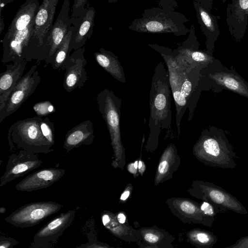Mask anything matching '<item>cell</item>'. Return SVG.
<instances>
[{
  "instance_id": "obj_42",
  "label": "cell",
  "mask_w": 248,
  "mask_h": 248,
  "mask_svg": "<svg viewBox=\"0 0 248 248\" xmlns=\"http://www.w3.org/2000/svg\"><path fill=\"white\" fill-rule=\"evenodd\" d=\"M141 154L138 162V171L142 176L145 170H146V165L145 163L142 160L141 158Z\"/></svg>"
},
{
  "instance_id": "obj_41",
  "label": "cell",
  "mask_w": 248,
  "mask_h": 248,
  "mask_svg": "<svg viewBox=\"0 0 248 248\" xmlns=\"http://www.w3.org/2000/svg\"><path fill=\"white\" fill-rule=\"evenodd\" d=\"M117 220L122 224H129L126 214L123 211H120L115 213Z\"/></svg>"
},
{
  "instance_id": "obj_7",
  "label": "cell",
  "mask_w": 248,
  "mask_h": 248,
  "mask_svg": "<svg viewBox=\"0 0 248 248\" xmlns=\"http://www.w3.org/2000/svg\"><path fill=\"white\" fill-rule=\"evenodd\" d=\"M201 73L203 90L212 89L218 93L226 90L248 98V83L235 70L223 66L218 60L209 63Z\"/></svg>"
},
{
  "instance_id": "obj_19",
  "label": "cell",
  "mask_w": 248,
  "mask_h": 248,
  "mask_svg": "<svg viewBox=\"0 0 248 248\" xmlns=\"http://www.w3.org/2000/svg\"><path fill=\"white\" fill-rule=\"evenodd\" d=\"M95 10L87 4L84 12L78 17L71 20L73 30L70 44V51L83 47L93 33Z\"/></svg>"
},
{
  "instance_id": "obj_1",
  "label": "cell",
  "mask_w": 248,
  "mask_h": 248,
  "mask_svg": "<svg viewBox=\"0 0 248 248\" xmlns=\"http://www.w3.org/2000/svg\"><path fill=\"white\" fill-rule=\"evenodd\" d=\"M149 46L159 52L168 67L169 81L176 107V124L178 135L182 117L187 108L188 121L193 118L194 111L200 95L199 88L202 77V67H192L171 49L157 44Z\"/></svg>"
},
{
  "instance_id": "obj_12",
  "label": "cell",
  "mask_w": 248,
  "mask_h": 248,
  "mask_svg": "<svg viewBox=\"0 0 248 248\" xmlns=\"http://www.w3.org/2000/svg\"><path fill=\"white\" fill-rule=\"evenodd\" d=\"M171 214L184 224H200L211 227L215 217L203 214L200 209V203L191 199L182 197H171L166 202Z\"/></svg>"
},
{
  "instance_id": "obj_36",
  "label": "cell",
  "mask_w": 248,
  "mask_h": 248,
  "mask_svg": "<svg viewBox=\"0 0 248 248\" xmlns=\"http://www.w3.org/2000/svg\"><path fill=\"white\" fill-rule=\"evenodd\" d=\"M133 189V186L131 184L126 185L124 190L122 193L120 199L119 203H124L126 202L127 199L130 197Z\"/></svg>"
},
{
  "instance_id": "obj_13",
  "label": "cell",
  "mask_w": 248,
  "mask_h": 248,
  "mask_svg": "<svg viewBox=\"0 0 248 248\" xmlns=\"http://www.w3.org/2000/svg\"><path fill=\"white\" fill-rule=\"evenodd\" d=\"M85 48L83 46L69 55L61 70H65L63 80L64 89L71 93L83 87L87 80L85 66L87 60L84 56Z\"/></svg>"
},
{
  "instance_id": "obj_17",
  "label": "cell",
  "mask_w": 248,
  "mask_h": 248,
  "mask_svg": "<svg viewBox=\"0 0 248 248\" xmlns=\"http://www.w3.org/2000/svg\"><path fill=\"white\" fill-rule=\"evenodd\" d=\"M226 22L232 37L240 42L248 24V0H231L226 9Z\"/></svg>"
},
{
  "instance_id": "obj_32",
  "label": "cell",
  "mask_w": 248,
  "mask_h": 248,
  "mask_svg": "<svg viewBox=\"0 0 248 248\" xmlns=\"http://www.w3.org/2000/svg\"><path fill=\"white\" fill-rule=\"evenodd\" d=\"M200 207L203 214L211 217H215L217 214L224 213L218 206L207 201H202Z\"/></svg>"
},
{
  "instance_id": "obj_37",
  "label": "cell",
  "mask_w": 248,
  "mask_h": 248,
  "mask_svg": "<svg viewBox=\"0 0 248 248\" xmlns=\"http://www.w3.org/2000/svg\"><path fill=\"white\" fill-rule=\"evenodd\" d=\"M159 7L175 10L178 6L177 3L175 0H159Z\"/></svg>"
},
{
  "instance_id": "obj_20",
  "label": "cell",
  "mask_w": 248,
  "mask_h": 248,
  "mask_svg": "<svg viewBox=\"0 0 248 248\" xmlns=\"http://www.w3.org/2000/svg\"><path fill=\"white\" fill-rule=\"evenodd\" d=\"M136 243L140 248H173L175 237L165 230L155 225L136 230Z\"/></svg>"
},
{
  "instance_id": "obj_45",
  "label": "cell",
  "mask_w": 248,
  "mask_h": 248,
  "mask_svg": "<svg viewBox=\"0 0 248 248\" xmlns=\"http://www.w3.org/2000/svg\"><path fill=\"white\" fill-rule=\"evenodd\" d=\"M119 0H107L108 2L110 4L116 3Z\"/></svg>"
},
{
  "instance_id": "obj_34",
  "label": "cell",
  "mask_w": 248,
  "mask_h": 248,
  "mask_svg": "<svg viewBox=\"0 0 248 248\" xmlns=\"http://www.w3.org/2000/svg\"><path fill=\"white\" fill-rule=\"evenodd\" d=\"M33 108L39 116L47 115L55 111L54 106L49 101L39 102L34 106Z\"/></svg>"
},
{
  "instance_id": "obj_28",
  "label": "cell",
  "mask_w": 248,
  "mask_h": 248,
  "mask_svg": "<svg viewBox=\"0 0 248 248\" xmlns=\"http://www.w3.org/2000/svg\"><path fill=\"white\" fill-rule=\"evenodd\" d=\"M97 63L115 79L122 83L126 82L123 67L118 57L112 52L101 48L94 53Z\"/></svg>"
},
{
  "instance_id": "obj_21",
  "label": "cell",
  "mask_w": 248,
  "mask_h": 248,
  "mask_svg": "<svg viewBox=\"0 0 248 248\" xmlns=\"http://www.w3.org/2000/svg\"><path fill=\"white\" fill-rule=\"evenodd\" d=\"M193 5L201 29L206 38L205 51L213 55L215 43L220 35L218 17L196 1H193Z\"/></svg>"
},
{
  "instance_id": "obj_46",
  "label": "cell",
  "mask_w": 248,
  "mask_h": 248,
  "mask_svg": "<svg viewBox=\"0 0 248 248\" xmlns=\"http://www.w3.org/2000/svg\"><path fill=\"white\" fill-rule=\"evenodd\" d=\"M6 212V209L4 207H1L0 208V213L1 214L4 213Z\"/></svg>"
},
{
  "instance_id": "obj_35",
  "label": "cell",
  "mask_w": 248,
  "mask_h": 248,
  "mask_svg": "<svg viewBox=\"0 0 248 248\" xmlns=\"http://www.w3.org/2000/svg\"><path fill=\"white\" fill-rule=\"evenodd\" d=\"M17 243V241L13 238L2 236L0 237V248H13Z\"/></svg>"
},
{
  "instance_id": "obj_11",
  "label": "cell",
  "mask_w": 248,
  "mask_h": 248,
  "mask_svg": "<svg viewBox=\"0 0 248 248\" xmlns=\"http://www.w3.org/2000/svg\"><path fill=\"white\" fill-rule=\"evenodd\" d=\"M76 210L61 213L40 229L34 235L32 248H49L56 243L64 231L71 226Z\"/></svg>"
},
{
  "instance_id": "obj_16",
  "label": "cell",
  "mask_w": 248,
  "mask_h": 248,
  "mask_svg": "<svg viewBox=\"0 0 248 248\" xmlns=\"http://www.w3.org/2000/svg\"><path fill=\"white\" fill-rule=\"evenodd\" d=\"M194 26L192 24L186 40L173 50L191 66L205 68L216 58L205 50H200Z\"/></svg>"
},
{
  "instance_id": "obj_18",
  "label": "cell",
  "mask_w": 248,
  "mask_h": 248,
  "mask_svg": "<svg viewBox=\"0 0 248 248\" xmlns=\"http://www.w3.org/2000/svg\"><path fill=\"white\" fill-rule=\"evenodd\" d=\"M65 171L64 169L53 168L41 169L21 180L15 188L18 191L31 192L47 188L62 178Z\"/></svg>"
},
{
  "instance_id": "obj_10",
  "label": "cell",
  "mask_w": 248,
  "mask_h": 248,
  "mask_svg": "<svg viewBox=\"0 0 248 248\" xmlns=\"http://www.w3.org/2000/svg\"><path fill=\"white\" fill-rule=\"evenodd\" d=\"M36 65L31 66L12 91L2 109L0 110V124L16 111L35 92L41 80Z\"/></svg>"
},
{
  "instance_id": "obj_47",
  "label": "cell",
  "mask_w": 248,
  "mask_h": 248,
  "mask_svg": "<svg viewBox=\"0 0 248 248\" xmlns=\"http://www.w3.org/2000/svg\"><path fill=\"white\" fill-rule=\"evenodd\" d=\"M95 0V1H98V0Z\"/></svg>"
},
{
  "instance_id": "obj_9",
  "label": "cell",
  "mask_w": 248,
  "mask_h": 248,
  "mask_svg": "<svg viewBox=\"0 0 248 248\" xmlns=\"http://www.w3.org/2000/svg\"><path fill=\"white\" fill-rule=\"evenodd\" d=\"M62 207V204L51 201L33 202L21 206L4 220L17 228L31 227L57 213Z\"/></svg>"
},
{
  "instance_id": "obj_8",
  "label": "cell",
  "mask_w": 248,
  "mask_h": 248,
  "mask_svg": "<svg viewBox=\"0 0 248 248\" xmlns=\"http://www.w3.org/2000/svg\"><path fill=\"white\" fill-rule=\"evenodd\" d=\"M187 190L192 197L212 202L224 212L230 210L241 215L248 213L245 206L235 197L221 187L210 182L194 180Z\"/></svg>"
},
{
  "instance_id": "obj_3",
  "label": "cell",
  "mask_w": 248,
  "mask_h": 248,
  "mask_svg": "<svg viewBox=\"0 0 248 248\" xmlns=\"http://www.w3.org/2000/svg\"><path fill=\"white\" fill-rule=\"evenodd\" d=\"M196 158L205 165L221 169H234L237 157L225 131L215 126L203 129L192 148Z\"/></svg>"
},
{
  "instance_id": "obj_44",
  "label": "cell",
  "mask_w": 248,
  "mask_h": 248,
  "mask_svg": "<svg viewBox=\"0 0 248 248\" xmlns=\"http://www.w3.org/2000/svg\"><path fill=\"white\" fill-rule=\"evenodd\" d=\"M14 0H0V1H2V2H4L6 5L8 4L13 2Z\"/></svg>"
},
{
  "instance_id": "obj_26",
  "label": "cell",
  "mask_w": 248,
  "mask_h": 248,
  "mask_svg": "<svg viewBox=\"0 0 248 248\" xmlns=\"http://www.w3.org/2000/svg\"><path fill=\"white\" fill-rule=\"evenodd\" d=\"M40 5L39 0H26L17 10L3 38L11 37L31 24L35 20Z\"/></svg>"
},
{
  "instance_id": "obj_5",
  "label": "cell",
  "mask_w": 248,
  "mask_h": 248,
  "mask_svg": "<svg viewBox=\"0 0 248 248\" xmlns=\"http://www.w3.org/2000/svg\"><path fill=\"white\" fill-rule=\"evenodd\" d=\"M96 99L99 111L110 135L114 156L111 166L114 168L123 170L126 163V154L120 130L122 99L111 90L105 88L97 94Z\"/></svg>"
},
{
  "instance_id": "obj_31",
  "label": "cell",
  "mask_w": 248,
  "mask_h": 248,
  "mask_svg": "<svg viewBox=\"0 0 248 248\" xmlns=\"http://www.w3.org/2000/svg\"><path fill=\"white\" fill-rule=\"evenodd\" d=\"M41 128L45 137L53 145L55 143V129L53 123L46 117L41 123Z\"/></svg>"
},
{
  "instance_id": "obj_4",
  "label": "cell",
  "mask_w": 248,
  "mask_h": 248,
  "mask_svg": "<svg viewBox=\"0 0 248 248\" xmlns=\"http://www.w3.org/2000/svg\"><path fill=\"white\" fill-rule=\"evenodd\" d=\"M141 16L134 19L129 29L140 33H169L178 36L189 32L185 25L188 19L175 10L153 7L144 10Z\"/></svg>"
},
{
  "instance_id": "obj_2",
  "label": "cell",
  "mask_w": 248,
  "mask_h": 248,
  "mask_svg": "<svg viewBox=\"0 0 248 248\" xmlns=\"http://www.w3.org/2000/svg\"><path fill=\"white\" fill-rule=\"evenodd\" d=\"M170 92L168 72L159 62L154 69L149 94V134L145 146L147 152L157 149L161 131L171 127Z\"/></svg>"
},
{
  "instance_id": "obj_22",
  "label": "cell",
  "mask_w": 248,
  "mask_h": 248,
  "mask_svg": "<svg viewBox=\"0 0 248 248\" xmlns=\"http://www.w3.org/2000/svg\"><path fill=\"white\" fill-rule=\"evenodd\" d=\"M70 5V0H63L59 14L50 31V51L49 57L45 61L46 64H49L51 58L72 25L69 16Z\"/></svg>"
},
{
  "instance_id": "obj_40",
  "label": "cell",
  "mask_w": 248,
  "mask_h": 248,
  "mask_svg": "<svg viewBox=\"0 0 248 248\" xmlns=\"http://www.w3.org/2000/svg\"><path fill=\"white\" fill-rule=\"evenodd\" d=\"M202 5L207 11L211 12L214 0H192Z\"/></svg>"
},
{
  "instance_id": "obj_29",
  "label": "cell",
  "mask_w": 248,
  "mask_h": 248,
  "mask_svg": "<svg viewBox=\"0 0 248 248\" xmlns=\"http://www.w3.org/2000/svg\"><path fill=\"white\" fill-rule=\"evenodd\" d=\"M217 241V237L213 232L200 228L186 232V241L197 248H211Z\"/></svg>"
},
{
  "instance_id": "obj_38",
  "label": "cell",
  "mask_w": 248,
  "mask_h": 248,
  "mask_svg": "<svg viewBox=\"0 0 248 248\" xmlns=\"http://www.w3.org/2000/svg\"><path fill=\"white\" fill-rule=\"evenodd\" d=\"M225 248H248V235L240 238L234 244Z\"/></svg>"
},
{
  "instance_id": "obj_15",
  "label": "cell",
  "mask_w": 248,
  "mask_h": 248,
  "mask_svg": "<svg viewBox=\"0 0 248 248\" xmlns=\"http://www.w3.org/2000/svg\"><path fill=\"white\" fill-rule=\"evenodd\" d=\"M35 20L25 29L1 41L3 54L1 62H17L25 59L29 41L33 34Z\"/></svg>"
},
{
  "instance_id": "obj_23",
  "label": "cell",
  "mask_w": 248,
  "mask_h": 248,
  "mask_svg": "<svg viewBox=\"0 0 248 248\" xmlns=\"http://www.w3.org/2000/svg\"><path fill=\"white\" fill-rule=\"evenodd\" d=\"M28 62L20 60L6 64V70L0 74V110L4 106L12 91L23 77Z\"/></svg>"
},
{
  "instance_id": "obj_39",
  "label": "cell",
  "mask_w": 248,
  "mask_h": 248,
  "mask_svg": "<svg viewBox=\"0 0 248 248\" xmlns=\"http://www.w3.org/2000/svg\"><path fill=\"white\" fill-rule=\"evenodd\" d=\"M139 160H136L133 162L129 163L127 166V170L131 174H133L135 178L139 175L138 171Z\"/></svg>"
},
{
  "instance_id": "obj_14",
  "label": "cell",
  "mask_w": 248,
  "mask_h": 248,
  "mask_svg": "<svg viewBox=\"0 0 248 248\" xmlns=\"http://www.w3.org/2000/svg\"><path fill=\"white\" fill-rule=\"evenodd\" d=\"M42 163L43 161L38 158L37 154L31 152L22 150L11 155L5 170L0 178V186L24 176Z\"/></svg>"
},
{
  "instance_id": "obj_33",
  "label": "cell",
  "mask_w": 248,
  "mask_h": 248,
  "mask_svg": "<svg viewBox=\"0 0 248 248\" xmlns=\"http://www.w3.org/2000/svg\"><path fill=\"white\" fill-rule=\"evenodd\" d=\"M88 0H74L72 9L71 19L73 20L80 16L85 11Z\"/></svg>"
},
{
  "instance_id": "obj_24",
  "label": "cell",
  "mask_w": 248,
  "mask_h": 248,
  "mask_svg": "<svg viewBox=\"0 0 248 248\" xmlns=\"http://www.w3.org/2000/svg\"><path fill=\"white\" fill-rule=\"evenodd\" d=\"M180 164L181 158L177 147L173 143L169 144L160 156L155 177V185L157 186L172 178Z\"/></svg>"
},
{
  "instance_id": "obj_6",
  "label": "cell",
  "mask_w": 248,
  "mask_h": 248,
  "mask_svg": "<svg viewBox=\"0 0 248 248\" xmlns=\"http://www.w3.org/2000/svg\"><path fill=\"white\" fill-rule=\"evenodd\" d=\"M43 118L36 116L18 120L8 132L10 151L17 147L36 154H48L54 151L51 144L44 136L41 123Z\"/></svg>"
},
{
  "instance_id": "obj_27",
  "label": "cell",
  "mask_w": 248,
  "mask_h": 248,
  "mask_svg": "<svg viewBox=\"0 0 248 248\" xmlns=\"http://www.w3.org/2000/svg\"><path fill=\"white\" fill-rule=\"evenodd\" d=\"M101 219L103 226L115 236L127 243L136 242V230L129 224L120 223L115 213L104 210L101 213Z\"/></svg>"
},
{
  "instance_id": "obj_25",
  "label": "cell",
  "mask_w": 248,
  "mask_h": 248,
  "mask_svg": "<svg viewBox=\"0 0 248 248\" xmlns=\"http://www.w3.org/2000/svg\"><path fill=\"white\" fill-rule=\"evenodd\" d=\"M94 134L93 123L86 120L80 123L66 134L63 147L68 153L82 145L92 144L94 141Z\"/></svg>"
},
{
  "instance_id": "obj_43",
  "label": "cell",
  "mask_w": 248,
  "mask_h": 248,
  "mask_svg": "<svg viewBox=\"0 0 248 248\" xmlns=\"http://www.w3.org/2000/svg\"><path fill=\"white\" fill-rule=\"evenodd\" d=\"M4 19L2 16L1 13H0V33H1L4 29Z\"/></svg>"
},
{
  "instance_id": "obj_30",
  "label": "cell",
  "mask_w": 248,
  "mask_h": 248,
  "mask_svg": "<svg viewBox=\"0 0 248 248\" xmlns=\"http://www.w3.org/2000/svg\"><path fill=\"white\" fill-rule=\"evenodd\" d=\"M73 28L72 25L49 62V64H51L53 69H61L70 55V44Z\"/></svg>"
}]
</instances>
